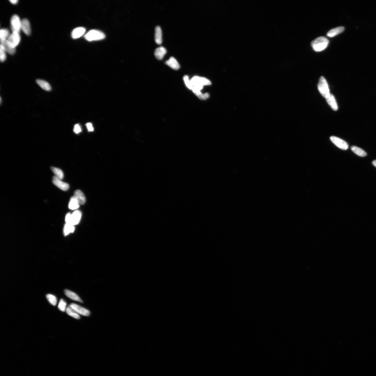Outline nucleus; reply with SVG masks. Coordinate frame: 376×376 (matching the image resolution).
Masks as SVG:
<instances>
[{
	"instance_id": "nucleus-5",
	"label": "nucleus",
	"mask_w": 376,
	"mask_h": 376,
	"mask_svg": "<svg viewBox=\"0 0 376 376\" xmlns=\"http://www.w3.org/2000/svg\"><path fill=\"white\" fill-rule=\"evenodd\" d=\"M21 22L19 17L17 15H14L11 20V27L13 32L19 33L21 30Z\"/></svg>"
},
{
	"instance_id": "nucleus-3",
	"label": "nucleus",
	"mask_w": 376,
	"mask_h": 376,
	"mask_svg": "<svg viewBox=\"0 0 376 376\" xmlns=\"http://www.w3.org/2000/svg\"><path fill=\"white\" fill-rule=\"evenodd\" d=\"M318 86L320 93L324 97L326 98L330 95L327 82L323 77L320 78Z\"/></svg>"
},
{
	"instance_id": "nucleus-24",
	"label": "nucleus",
	"mask_w": 376,
	"mask_h": 376,
	"mask_svg": "<svg viewBox=\"0 0 376 376\" xmlns=\"http://www.w3.org/2000/svg\"><path fill=\"white\" fill-rule=\"evenodd\" d=\"M351 149L353 153L360 157H365L367 155L366 152L357 146H352Z\"/></svg>"
},
{
	"instance_id": "nucleus-28",
	"label": "nucleus",
	"mask_w": 376,
	"mask_h": 376,
	"mask_svg": "<svg viewBox=\"0 0 376 376\" xmlns=\"http://www.w3.org/2000/svg\"><path fill=\"white\" fill-rule=\"evenodd\" d=\"M46 297L48 301L51 304L55 306L57 303V299L54 295L51 294H48L46 295Z\"/></svg>"
},
{
	"instance_id": "nucleus-30",
	"label": "nucleus",
	"mask_w": 376,
	"mask_h": 376,
	"mask_svg": "<svg viewBox=\"0 0 376 376\" xmlns=\"http://www.w3.org/2000/svg\"><path fill=\"white\" fill-rule=\"evenodd\" d=\"M6 51L4 49L3 46H0V59L2 62L5 61L6 58Z\"/></svg>"
},
{
	"instance_id": "nucleus-22",
	"label": "nucleus",
	"mask_w": 376,
	"mask_h": 376,
	"mask_svg": "<svg viewBox=\"0 0 376 376\" xmlns=\"http://www.w3.org/2000/svg\"><path fill=\"white\" fill-rule=\"evenodd\" d=\"M80 207V204L74 197H72L70 199L68 205L69 209L72 210L77 209Z\"/></svg>"
},
{
	"instance_id": "nucleus-27",
	"label": "nucleus",
	"mask_w": 376,
	"mask_h": 376,
	"mask_svg": "<svg viewBox=\"0 0 376 376\" xmlns=\"http://www.w3.org/2000/svg\"><path fill=\"white\" fill-rule=\"evenodd\" d=\"M9 31L7 29H2L0 31V39L1 40L7 39L9 36Z\"/></svg>"
},
{
	"instance_id": "nucleus-19",
	"label": "nucleus",
	"mask_w": 376,
	"mask_h": 376,
	"mask_svg": "<svg viewBox=\"0 0 376 376\" xmlns=\"http://www.w3.org/2000/svg\"><path fill=\"white\" fill-rule=\"evenodd\" d=\"M64 292L65 294L67 297L73 300L79 302L80 303H83V302L79 296L75 293L68 290H65Z\"/></svg>"
},
{
	"instance_id": "nucleus-16",
	"label": "nucleus",
	"mask_w": 376,
	"mask_h": 376,
	"mask_svg": "<svg viewBox=\"0 0 376 376\" xmlns=\"http://www.w3.org/2000/svg\"><path fill=\"white\" fill-rule=\"evenodd\" d=\"M72 224L74 226L79 223L82 217V213L79 210H77L71 214Z\"/></svg>"
},
{
	"instance_id": "nucleus-11",
	"label": "nucleus",
	"mask_w": 376,
	"mask_h": 376,
	"mask_svg": "<svg viewBox=\"0 0 376 376\" xmlns=\"http://www.w3.org/2000/svg\"><path fill=\"white\" fill-rule=\"evenodd\" d=\"M21 30L26 35L29 36L31 33V28L30 21L27 19H24L22 20Z\"/></svg>"
},
{
	"instance_id": "nucleus-8",
	"label": "nucleus",
	"mask_w": 376,
	"mask_h": 376,
	"mask_svg": "<svg viewBox=\"0 0 376 376\" xmlns=\"http://www.w3.org/2000/svg\"><path fill=\"white\" fill-rule=\"evenodd\" d=\"M1 45L3 46L6 52L11 55H14L16 52V48L13 46L7 39L1 40Z\"/></svg>"
},
{
	"instance_id": "nucleus-9",
	"label": "nucleus",
	"mask_w": 376,
	"mask_h": 376,
	"mask_svg": "<svg viewBox=\"0 0 376 376\" xmlns=\"http://www.w3.org/2000/svg\"><path fill=\"white\" fill-rule=\"evenodd\" d=\"M52 182L54 184L62 191H66L69 189V186L68 183L62 182L55 176L53 177Z\"/></svg>"
},
{
	"instance_id": "nucleus-20",
	"label": "nucleus",
	"mask_w": 376,
	"mask_h": 376,
	"mask_svg": "<svg viewBox=\"0 0 376 376\" xmlns=\"http://www.w3.org/2000/svg\"><path fill=\"white\" fill-rule=\"evenodd\" d=\"M155 40L157 44H160L162 43V31L159 26L156 27L155 29Z\"/></svg>"
},
{
	"instance_id": "nucleus-1",
	"label": "nucleus",
	"mask_w": 376,
	"mask_h": 376,
	"mask_svg": "<svg viewBox=\"0 0 376 376\" xmlns=\"http://www.w3.org/2000/svg\"><path fill=\"white\" fill-rule=\"evenodd\" d=\"M329 41L324 37H320L313 41L311 43L312 49L315 52H321L325 49L328 45Z\"/></svg>"
},
{
	"instance_id": "nucleus-4",
	"label": "nucleus",
	"mask_w": 376,
	"mask_h": 376,
	"mask_svg": "<svg viewBox=\"0 0 376 376\" xmlns=\"http://www.w3.org/2000/svg\"><path fill=\"white\" fill-rule=\"evenodd\" d=\"M84 37L87 41H92L104 39L105 37V35L101 31L92 30L87 33Z\"/></svg>"
},
{
	"instance_id": "nucleus-35",
	"label": "nucleus",
	"mask_w": 376,
	"mask_h": 376,
	"mask_svg": "<svg viewBox=\"0 0 376 376\" xmlns=\"http://www.w3.org/2000/svg\"><path fill=\"white\" fill-rule=\"evenodd\" d=\"M86 126L89 132H92L94 131V128L93 127L92 124L90 123H87L86 124Z\"/></svg>"
},
{
	"instance_id": "nucleus-33",
	"label": "nucleus",
	"mask_w": 376,
	"mask_h": 376,
	"mask_svg": "<svg viewBox=\"0 0 376 376\" xmlns=\"http://www.w3.org/2000/svg\"><path fill=\"white\" fill-rule=\"evenodd\" d=\"M82 131L81 127H80L79 124H76L75 125L74 128V132L76 134H78L80 133Z\"/></svg>"
},
{
	"instance_id": "nucleus-14",
	"label": "nucleus",
	"mask_w": 376,
	"mask_h": 376,
	"mask_svg": "<svg viewBox=\"0 0 376 376\" xmlns=\"http://www.w3.org/2000/svg\"><path fill=\"white\" fill-rule=\"evenodd\" d=\"M344 30V28L343 27H339L331 29L327 33V36L330 37H334L340 33L343 32Z\"/></svg>"
},
{
	"instance_id": "nucleus-37",
	"label": "nucleus",
	"mask_w": 376,
	"mask_h": 376,
	"mask_svg": "<svg viewBox=\"0 0 376 376\" xmlns=\"http://www.w3.org/2000/svg\"><path fill=\"white\" fill-rule=\"evenodd\" d=\"M373 164L376 167V160L373 161L372 162Z\"/></svg>"
},
{
	"instance_id": "nucleus-15",
	"label": "nucleus",
	"mask_w": 376,
	"mask_h": 376,
	"mask_svg": "<svg viewBox=\"0 0 376 376\" xmlns=\"http://www.w3.org/2000/svg\"><path fill=\"white\" fill-rule=\"evenodd\" d=\"M327 102L330 107L334 111H337L338 110V106L334 96L330 93L328 97L326 98Z\"/></svg>"
},
{
	"instance_id": "nucleus-18",
	"label": "nucleus",
	"mask_w": 376,
	"mask_h": 376,
	"mask_svg": "<svg viewBox=\"0 0 376 376\" xmlns=\"http://www.w3.org/2000/svg\"><path fill=\"white\" fill-rule=\"evenodd\" d=\"M165 63L174 70H177L180 68V64L178 63L177 60L173 57H171L168 60L165 62Z\"/></svg>"
},
{
	"instance_id": "nucleus-12",
	"label": "nucleus",
	"mask_w": 376,
	"mask_h": 376,
	"mask_svg": "<svg viewBox=\"0 0 376 376\" xmlns=\"http://www.w3.org/2000/svg\"><path fill=\"white\" fill-rule=\"evenodd\" d=\"M86 31V29L82 27L76 28L71 33V36L74 39H78L83 35Z\"/></svg>"
},
{
	"instance_id": "nucleus-32",
	"label": "nucleus",
	"mask_w": 376,
	"mask_h": 376,
	"mask_svg": "<svg viewBox=\"0 0 376 376\" xmlns=\"http://www.w3.org/2000/svg\"><path fill=\"white\" fill-rule=\"evenodd\" d=\"M65 221L66 223L72 224V217H71V213H68L66 215L65 217Z\"/></svg>"
},
{
	"instance_id": "nucleus-34",
	"label": "nucleus",
	"mask_w": 376,
	"mask_h": 376,
	"mask_svg": "<svg viewBox=\"0 0 376 376\" xmlns=\"http://www.w3.org/2000/svg\"><path fill=\"white\" fill-rule=\"evenodd\" d=\"M199 99L201 100H205L209 97V93H205V94L201 93L198 97Z\"/></svg>"
},
{
	"instance_id": "nucleus-23",
	"label": "nucleus",
	"mask_w": 376,
	"mask_h": 376,
	"mask_svg": "<svg viewBox=\"0 0 376 376\" xmlns=\"http://www.w3.org/2000/svg\"><path fill=\"white\" fill-rule=\"evenodd\" d=\"M66 312L68 315L76 319H79L80 317L78 313L69 305L67 307Z\"/></svg>"
},
{
	"instance_id": "nucleus-6",
	"label": "nucleus",
	"mask_w": 376,
	"mask_h": 376,
	"mask_svg": "<svg viewBox=\"0 0 376 376\" xmlns=\"http://www.w3.org/2000/svg\"><path fill=\"white\" fill-rule=\"evenodd\" d=\"M330 139L331 142L339 148L343 150H346L348 149L349 146L347 143L341 139L335 136H331Z\"/></svg>"
},
{
	"instance_id": "nucleus-31",
	"label": "nucleus",
	"mask_w": 376,
	"mask_h": 376,
	"mask_svg": "<svg viewBox=\"0 0 376 376\" xmlns=\"http://www.w3.org/2000/svg\"><path fill=\"white\" fill-rule=\"evenodd\" d=\"M183 79L187 88L190 89H192L193 88V85L192 84L191 80H189L188 76L187 75L184 76Z\"/></svg>"
},
{
	"instance_id": "nucleus-13",
	"label": "nucleus",
	"mask_w": 376,
	"mask_h": 376,
	"mask_svg": "<svg viewBox=\"0 0 376 376\" xmlns=\"http://www.w3.org/2000/svg\"><path fill=\"white\" fill-rule=\"evenodd\" d=\"M74 196L77 199L80 205H84L86 202V197L83 193L80 190H76L74 193Z\"/></svg>"
},
{
	"instance_id": "nucleus-21",
	"label": "nucleus",
	"mask_w": 376,
	"mask_h": 376,
	"mask_svg": "<svg viewBox=\"0 0 376 376\" xmlns=\"http://www.w3.org/2000/svg\"><path fill=\"white\" fill-rule=\"evenodd\" d=\"M36 82L44 90L50 91L52 89L50 85L45 80L39 79L37 80Z\"/></svg>"
},
{
	"instance_id": "nucleus-26",
	"label": "nucleus",
	"mask_w": 376,
	"mask_h": 376,
	"mask_svg": "<svg viewBox=\"0 0 376 376\" xmlns=\"http://www.w3.org/2000/svg\"><path fill=\"white\" fill-rule=\"evenodd\" d=\"M51 169L53 172V173L55 174V176L56 177H57L61 180L64 178V174L62 170L58 168L54 167H51Z\"/></svg>"
},
{
	"instance_id": "nucleus-36",
	"label": "nucleus",
	"mask_w": 376,
	"mask_h": 376,
	"mask_svg": "<svg viewBox=\"0 0 376 376\" xmlns=\"http://www.w3.org/2000/svg\"><path fill=\"white\" fill-rule=\"evenodd\" d=\"M10 2L11 4H13V5H15V4L18 3L19 1L18 0H10Z\"/></svg>"
},
{
	"instance_id": "nucleus-25",
	"label": "nucleus",
	"mask_w": 376,
	"mask_h": 376,
	"mask_svg": "<svg viewBox=\"0 0 376 376\" xmlns=\"http://www.w3.org/2000/svg\"><path fill=\"white\" fill-rule=\"evenodd\" d=\"M75 230V228L74 225L71 224H69L66 223L64 226V236H67L69 234L72 233Z\"/></svg>"
},
{
	"instance_id": "nucleus-7",
	"label": "nucleus",
	"mask_w": 376,
	"mask_h": 376,
	"mask_svg": "<svg viewBox=\"0 0 376 376\" xmlns=\"http://www.w3.org/2000/svg\"><path fill=\"white\" fill-rule=\"evenodd\" d=\"M7 40L13 46L16 48L18 45L21 41V37L19 33L13 32L9 36Z\"/></svg>"
},
{
	"instance_id": "nucleus-10",
	"label": "nucleus",
	"mask_w": 376,
	"mask_h": 376,
	"mask_svg": "<svg viewBox=\"0 0 376 376\" xmlns=\"http://www.w3.org/2000/svg\"><path fill=\"white\" fill-rule=\"evenodd\" d=\"M70 306L78 314L84 316H88L90 315V312L88 310L74 303H71Z\"/></svg>"
},
{
	"instance_id": "nucleus-17",
	"label": "nucleus",
	"mask_w": 376,
	"mask_h": 376,
	"mask_svg": "<svg viewBox=\"0 0 376 376\" xmlns=\"http://www.w3.org/2000/svg\"><path fill=\"white\" fill-rule=\"evenodd\" d=\"M166 53V49L164 47L160 46L156 49L154 52V55L157 59L161 60Z\"/></svg>"
},
{
	"instance_id": "nucleus-29",
	"label": "nucleus",
	"mask_w": 376,
	"mask_h": 376,
	"mask_svg": "<svg viewBox=\"0 0 376 376\" xmlns=\"http://www.w3.org/2000/svg\"><path fill=\"white\" fill-rule=\"evenodd\" d=\"M67 303L63 299H61L60 300L59 305L58 306V309L59 310L62 312H64L66 310Z\"/></svg>"
},
{
	"instance_id": "nucleus-2",
	"label": "nucleus",
	"mask_w": 376,
	"mask_h": 376,
	"mask_svg": "<svg viewBox=\"0 0 376 376\" xmlns=\"http://www.w3.org/2000/svg\"><path fill=\"white\" fill-rule=\"evenodd\" d=\"M191 81L193 86L192 89H195L200 91L202 89L203 86L211 84V82L207 78L198 76H196L192 78Z\"/></svg>"
}]
</instances>
